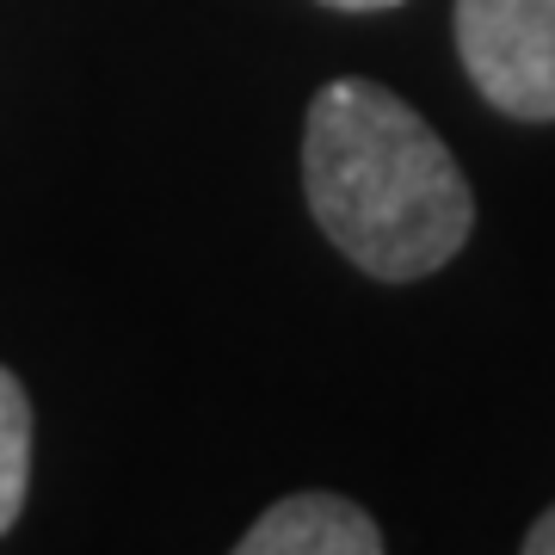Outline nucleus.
Returning <instances> with one entry per match:
<instances>
[{
  "mask_svg": "<svg viewBox=\"0 0 555 555\" xmlns=\"http://www.w3.org/2000/svg\"><path fill=\"white\" fill-rule=\"evenodd\" d=\"M525 555H555V506L537 518L531 531H525Z\"/></svg>",
  "mask_w": 555,
  "mask_h": 555,
  "instance_id": "5",
  "label": "nucleus"
},
{
  "mask_svg": "<svg viewBox=\"0 0 555 555\" xmlns=\"http://www.w3.org/2000/svg\"><path fill=\"white\" fill-rule=\"evenodd\" d=\"M302 192L321 235L383 284L463 254L476 198L433 124L377 80H327L302 118Z\"/></svg>",
  "mask_w": 555,
  "mask_h": 555,
  "instance_id": "1",
  "label": "nucleus"
},
{
  "mask_svg": "<svg viewBox=\"0 0 555 555\" xmlns=\"http://www.w3.org/2000/svg\"><path fill=\"white\" fill-rule=\"evenodd\" d=\"M321 7H339V13H383V7H401V0H321Z\"/></svg>",
  "mask_w": 555,
  "mask_h": 555,
  "instance_id": "6",
  "label": "nucleus"
},
{
  "mask_svg": "<svg viewBox=\"0 0 555 555\" xmlns=\"http://www.w3.org/2000/svg\"><path fill=\"white\" fill-rule=\"evenodd\" d=\"M456 56L518 124H555V0H456Z\"/></svg>",
  "mask_w": 555,
  "mask_h": 555,
  "instance_id": "2",
  "label": "nucleus"
},
{
  "mask_svg": "<svg viewBox=\"0 0 555 555\" xmlns=\"http://www.w3.org/2000/svg\"><path fill=\"white\" fill-rule=\"evenodd\" d=\"M31 488V401L25 383L0 364V531H13Z\"/></svg>",
  "mask_w": 555,
  "mask_h": 555,
  "instance_id": "4",
  "label": "nucleus"
},
{
  "mask_svg": "<svg viewBox=\"0 0 555 555\" xmlns=\"http://www.w3.org/2000/svg\"><path fill=\"white\" fill-rule=\"evenodd\" d=\"M377 550H383L377 518L352 506L346 494H321V488L278 500L235 543V555H377Z\"/></svg>",
  "mask_w": 555,
  "mask_h": 555,
  "instance_id": "3",
  "label": "nucleus"
}]
</instances>
